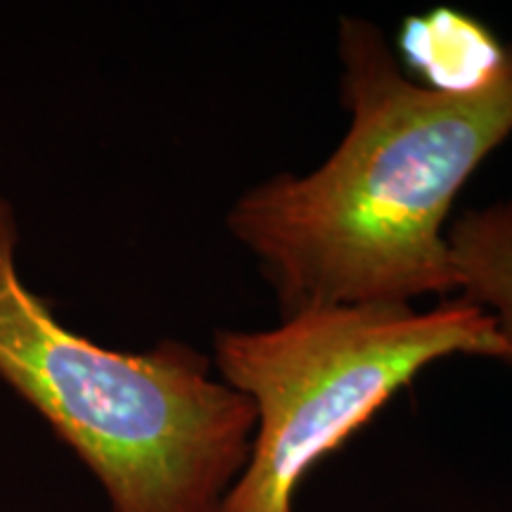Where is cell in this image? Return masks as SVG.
<instances>
[{
	"instance_id": "obj_1",
	"label": "cell",
	"mask_w": 512,
	"mask_h": 512,
	"mask_svg": "<svg viewBox=\"0 0 512 512\" xmlns=\"http://www.w3.org/2000/svg\"><path fill=\"white\" fill-rule=\"evenodd\" d=\"M339 57L347 136L309 176L268 178L228 214L283 318L456 290L444 223L472 171L512 133V48L494 79L465 93L406 79L363 19H342Z\"/></svg>"
},
{
	"instance_id": "obj_2",
	"label": "cell",
	"mask_w": 512,
	"mask_h": 512,
	"mask_svg": "<svg viewBox=\"0 0 512 512\" xmlns=\"http://www.w3.org/2000/svg\"><path fill=\"white\" fill-rule=\"evenodd\" d=\"M17 242L0 197V380L91 467L112 512H219L252 453L254 403L183 342L126 354L64 328L19 275Z\"/></svg>"
},
{
	"instance_id": "obj_3",
	"label": "cell",
	"mask_w": 512,
	"mask_h": 512,
	"mask_svg": "<svg viewBox=\"0 0 512 512\" xmlns=\"http://www.w3.org/2000/svg\"><path fill=\"white\" fill-rule=\"evenodd\" d=\"M214 358L256 408L252 453L219 512H294L309 470L380 411L427 363L451 354L512 361L496 320L453 299L299 311L261 332L223 330Z\"/></svg>"
},
{
	"instance_id": "obj_4",
	"label": "cell",
	"mask_w": 512,
	"mask_h": 512,
	"mask_svg": "<svg viewBox=\"0 0 512 512\" xmlns=\"http://www.w3.org/2000/svg\"><path fill=\"white\" fill-rule=\"evenodd\" d=\"M399 48L427 88L444 93L475 91L501 72L508 50L475 19L439 8L403 24Z\"/></svg>"
},
{
	"instance_id": "obj_5",
	"label": "cell",
	"mask_w": 512,
	"mask_h": 512,
	"mask_svg": "<svg viewBox=\"0 0 512 512\" xmlns=\"http://www.w3.org/2000/svg\"><path fill=\"white\" fill-rule=\"evenodd\" d=\"M446 242L460 299L489 313L512 351V202L465 211Z\"/></svg>"
}]
</instances>
